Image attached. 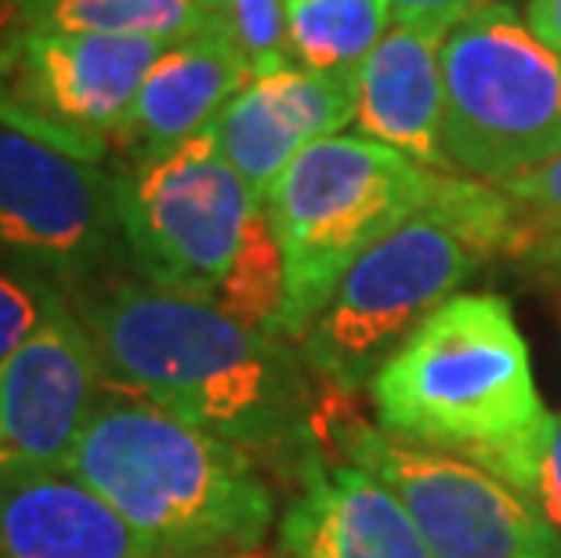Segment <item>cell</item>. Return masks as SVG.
I'll return each instance as SVG.
<instances>
[{"label": "cell", "mask_w": 561, "mask_h": 558, "mask_svg": "<svg viewBox=\"0 0 561 558\" xmlns=\"http://www.w3.org/2000/svg\"><path fill=\"white\" fill-rule=\"evenodd\" d=\"M69 305L88 327L110 385L229 439L290 479L322 449L316 377L283 334L138 276L94 283L69 294Z\"/></svg>", "instance_id": "1"}, {"label": "cell", "mask_w": 561, "mask_h": 558, "mask_svg": "<svg viewBox=\"0 0 561 558\" xmlns=\"http://www.w3.org/2000/svg\"><path fill=\"white\" fill-rule=\"evenodd\" d=\"M366 391L385 432L468 460L529 501L554 410L507 298L453 294L380 363Z\"/></svg>", "instance_id": "2"}, {"label": "cell", "mask_w": 561, "mask_h": 558, "mask_svg": "<svg viewBox=\"0 0 561 558\" xmlns=\"http://www.w3.org/2000/svg\"><path fill=\"white\" fill-rule=\"evenodd\" d=\"M66 471L160 558L265 548L279 501L265 465L121 385L99 391Z\"/></svg>", "instance_id": "3"}, {"label": "cell", "mask_w": 561, "mask_h": 558, "mask_svg": "<svg viewBox=\"0 0 561 558\" xmlns=\"http://www.w3.org/2000/svg\"><path fill=\"white\" fill-rule=\"evenodd\" d=\"M533 225L500 185L457 174L449 196L355 261L297 338V352L333 399H355L380 363L482 269L489 254L529 251Z\"/></svg>", "instance_id": "4"}, {"label": "cell", "mask_w": 561, "mask_h": 558, "mask_svg": "<svg viewBox=\"0 0 561 558\" xmlns=\"http://www.w3.org/2000/svg\"><path fill=\"white\" fill-rule=\"evenodd\" d=\"M453 182V171L424 168L366 135H333L297 152L265 196L286 265L283 338H301L344 272L410 218L438 207Z\"/></svg>", "instance_id": "5"}, {"label": "cell", "mask_w": 561, "mask_h": 558, "mask_svg": "<svg viewBox=\"0 0 561 558\" xmlns=\"http://www.w3.org/2000/svg\"><path fill=\"white\" fill-rule=\"evenodd\" d=\"M453 174L504 185L561 152V58L511 0L479 8L442 44Z\"/></svg>", "instance_id": "6"}, {"label": "cell", "mask_w": 561, "mask_h": 558, "mask_svg": "<svg viewBox=\"0 0 561 558\" xmlns=\"http://www.w3.org/2000/svg\"><path fill=\"white\" fill-rule=\"evenodd\" d=\"M124 258L160 291L221 305L272 229L268 207L225 160L210 130L157 160L116 171Z\"/></svg>", "instance_id": "7"}, {"label": "cell", "mask_w": 561, "mask_h": 558, "mask_svg": "<svg viewBox=\"0 0 561 558\" xmlns=\"http://www.w3.org/2000/svg\"><path fill=\"white\" fill-rule=\"evenodd\" d=\"M322 439L402 504L435 558H561V533L496 475L363 421L337 399Z\"/></svg>", "instance_id": "8"}, {"label": "cell", "mask_w": 561, "mask_h": 558, "mask_svg": "<svg viewBox=\"0 0 561 558\" xmlns=\"http://www.w3.org/2000/svg\"><path fill=\"white\" fill-rule=\"evenodd\" d=\"M167 47L141 37L8 26L0 37V127L102 163Z\"/></svg>", "instance_id": "9"}, {"label": "cell", "mask_w": 561, "mask_h": 558, "mask_svg": "<svg viewBox=\"0 0 561 558\" xmlns=\"http://www.w3.org/2000/svg\"><path fill=\"white\" fill-rule=\"evenodd\" d=\"M124 254L116 171L0 127V261L80 294Z\"/></svg>", "instance_id": "10"}, {"label": "cell", "mask_w": 561, "mask_h": 558, "mask_svg": "<svg viewBox=\"0 0 561 558\" xmlns=\"http://www.w3.org/2000/svg\"><path fill=\"white\" fill-rule=\"evenodd\" d=\"M105 388L102 360L69 298L0 363V490L66 471Z\"/></svg>", "instance_id": "11"}, {"label": "cell", "mask_w": 561, "mask_h": 558, "mask_svg": "<svg viewBox=\"0 0 561 558\" xmlns=\"http://www.w3.org/2000/svg\"><path fill=\"white\" fill-rule=\"evenodd\" d=\"M359 110V77H333L297 62L254 69L232 94L210 135L225 160L265 200L297 152L344 135Z\"/></svg>", "instance_id": "12"}, {"label": "cell", "mask_w": 561, "mask_h": 558, "mask_svg": "<svg viewBox=\"0 0 561 558\" xmlns=\"http://www.w3.org/2000/svg\"><path fill=\"white\" fill-rule=\"evenodd\" d=\"M272 551L276 558H435L396 497L327 449L297 468Z\"/></svg>", "instance_id": "13"}, {"label": "cell", "mask_w": 561, "mask_h": 558, "mask_svg": "<svg viewBox=\"0 0 561 558\" xmlns=\"http://www.w3.org/2000/svg\"><path fill=\"white\" fill-rule=\"evenodd\" d=\"M250 73V58L225 26L171 44L149 69L110 152H121L124 168H135L199 138Z\"/></svg>", "instance_id": "14"}, {"label": "cell", "mask_w": 561, "mask_h": 558, "mask_svg": "<svg viewBox=\"0 0 561 558\" xmlns=\"http://www.w3.org/2000/svg\"><path fill=\"white\" fill-rule=\"evenodd\" d=\"M446 26L391 22L385 41L359 69V135L405 152L435 171H453L442 146L446 91H442V44Z\"/></svg>", "instance_id": "15"}, {"label": "cell", "mask_w": 561, "mask_h": 558, "mask_svg": "<svg viewBox=\"0 0 561 558\" xmlns=\"http://www.w3.org/2000/svg\"><path fill=\"white\" fill-rule=\"evenodd\" d=\"M0 558H160L69 471L0 490Z\"/></svg>", "instance_id": "16"}, {"label": "cell", "mask_w": 561, "mask_h": 558, "mask_svg": "<svg viewBox=\"0 0 561 558\" xmlns=\"http://www.w3.org/2000/svg\"><path fill=\"white\" fill-rule=\"evenodd\" d=\"M8 26L178 44L229 30V0H0Z\"/></svg>", "instance_id": "17"}, {"label": "cell", "mask_w": 561, "mask_h": 558, "mask_svg": "<svg viewBox=\"0 0 561 558\" xmlns=\"http://www.w3.org/2000/svg\"><path fill=\"white\" fill-rule=\"evenodd\" d=\"M391 30V0H286V58L333 77H359Z\"/></svg>", "instance_id": "18"}, {"label": "cell", "mask_w": 561, "mask_h": 558, "mask_svg": "<svg viewBox=\"0 0 561 558\" xmlns=\"http://www.w3.org/2000/svg\"><path fill=\"white\" fill-rule=\"evenodd\" d=\"M62 301L66 294L55 283L0 261V363L15 355L30 338H37Z\"/></svg>", "instance_id": "19"}, {"label": "cell", "mask_w": 561, "mask_h": 558, "mask_svg": "<svg viewBox=\"0 0 561 558\" xmlns=\"http://www.w3.org/2000/svg\"><path fill=\"white\" fill-rule=\"evenodd\" d=\"M229 33L250 69L286 62V0H229Z\"/></svg>", "instance_id": "20"}, {"label": "cell", "mask_w": 561, "mask_h": 558, "mask_svg": "<svg viewBox=\"0 0 561 558\" xmlns=\"http://www.w3.org/2000/svg\"><path fill=\"white\" fill-rule=\"evenodd\" d=\"M511 200H518L525 215L533 221V243L536 229H547V236H561V152L554 160L540 163V168L525 171L511 182L500 185Z\"/></svg>", "instance_id": "21"}, {"label": "cell", "mask_w": 561, "mask_h": 558, "mask_svg": "<svg viewBox=\"0 0 561 558\" xmlns=\"http://www.w3.org/2000/svg\"><path fill=\"white\" fill-rule=\"evenodd\" d=\"M529 501L536 504V512L561 533V413H554L551 439H547V449H543L540 471H536V482L529 490Z\"/></svg>", "instance_id": "22"}, {"label": "cell", "mask_w": 561, "mask_h": 558, "mask_svg": "<svg viewBox=\"0 0 561 558\" xmlns=\"http://www.w3.org/2000/svg\"><path fill=\"white\" fill-rule=\"evenodd\" d=\"M485 4L496 0H391V22H432L453 30Z\"/></svg>", "instance_id": "23"}, {"label": "cell", "mask_w": 561, "mask_h": 558, "mask_svg": "<svg viewBox=\"0 0 561 558\" xmlns=\"http://www.w3.org/2000/svg\"><path fill=\"white\" fill-rule=\"evenodd\" d=\"M522 15L536 37L561 58V0H529Z\"/></svg>", "instance_id": "24"}, {"label": "cell", "mask_w": 561, "mask_h": 558, "mask_svg": "<svg viewBox=\"0 0 561 558\" xmlns=\"http://www.w3.org/2000/svg\"><path fill=\"white\" fill-rule=\"evenodd\" d=\"M229 558H276V551L257 548V551H243V555H229Z\"/></svg>", "instance_id": "25"}]
</instances>
